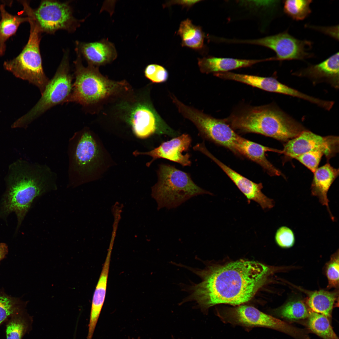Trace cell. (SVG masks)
Returning <instances> with one entry per match:
<instances>
[{"label": "cell", "mask_w": 339, "mask_h": 339, "mask_svg": "<svg viewBox=\"0 0 339 339\" xmlns=\"http://www.w3.org/2000/svg\"><path fill=\"white\" fill-rule=\"evenodd\" d=\"M310 27L318 30L337 40L339 39L338 25L331 27L310 26Z\"/></svg>", "instance_id": "36"}, {"label": "cell", "mask_w": 339, "mask_h": 339, "mask_svg": "<svg viewBox=\"0 0 339 339\" xmlns=\"http://www.w3.org/2000/svg\"><path fill=\"white\" fill-rule=\"evenodd\" d=\"M112 251L108 249L93 295L88 325V327L91 330L95 328L105 300Z\"/></svg>", "instance_id": "23"}, {"label": "cell", "mask_w": 339, "mask_h": 339, "mask_svg": "<svg viewBox=\"0 0 339 339\" xmlns=\"http://www.w3.org/2000/svg\"><path fill=\"white\" fill-rule=\"evenodd\" d=\"M230 78L266 91L297 97L309 102L312 100L311 96L285 85L274 77L233 73Z\"/></svg>", "instance_id": "18"}, {"label": "cell", "mask_w": 339, "mask_h": 339, "mask_svg": "<svg viewBox=\"0 0 339 339\" xmlns=\"http://www.w3.org/2000/svg\"><path fill=\"white\" fill-rule=\"evenodd\" d=\"M267 61H269V58L261 59H244L209 56L198 58V64L200 70L202 73L214 74L249 67L258 63Z\"/></svg>", "instance_id": "21"}, {"label": "cell", "mask_w": 339, "mask_h": 339, "mask_svg": "<svg viewBox=\"0 0 339 339\" xmlns=\"http://www.w3.org/2000/svg\"><path fill=\"white\" fill-rule=\"evenodd\" d=\"M198 151L214 161L227 174L246 197L248 203L251 201L258 203L265 210L272 208L274 205L273 200L268 197L262 191L261 183H256L232 169L218 159L206 148L205 145L200 146Z\"/></svg>", "instance_id": "15"}, {"label": "cell", "mask_w": 339, "mask_h": 339, "mask_svg": "<svg viewBox=\"0 0 339 339\" xmlns=\"http://www.w3.org/2000/svg\"><path fill=\"white\" fill-rule=\"evenodd\" d=\"M140 339V337H138V339Z\"/></svg>", "instance_id": "40"}, {"label": "cell", "mask_w": 339, "mask_h": 339, "mask_svg": "<svg viewBox=\"0 0 339 339\" xmlns=\"http://www.w3.org/2000/svg\"><path fill=\"white\" fill-rule=\"evenodd\" d=\"M311 0H287L283 2L284 13L293 19H304L311 13Z\"/></svg>", "instance_id": "31"}, {"label": "cell", "mask_w": 339, "mask_h": 339, "mask_svg": "<svg viewBox=\"0 0 339 339\" xmlns=\"http://www.w3.org/2000/svg\"><path fill=\"white\" fill-rule=\"evenodd\" d=\"M339 175V169L327 163L318 168L314 173L311 189L312 195L317 197L320 203L326 207L332 220L334 218L329 206L327 197L328 190L332 183Z\"/></svg>", "instance_id": "22"}, {"label": "cell", "mask_w": 339, "mask_h": 339, "mask_svg": "<svg viewBox=\"0 0 339 339\" xmlns=\"http://www.w3.org/2000/svg\"><path fill=\"white\" fill-rule=\"evenodd\" d=\"M28 17L30 30L27 43L18 55L5 61L3 66L16 77L36 86L41 94L49 81L43 69L40 52L42 33L34 20Z\"/></svg>", "instance_id": "7"}, {"label": "cell", "mask_w": 339, "mask_h": 339, "mask_svg": "<svg viewBox=\"0 0 339 339\" xmlns=\"http://www.w3.org/2000/svg\"><path fill=\"white\" fill-rule=\"evenodd\" d=\"M308 318V326L312 332L323 339H339L328 318L311 311H310Z\"/></svg>", "instance_id": "28"}, {"label": "cell", "mask_w": 339, "mask_h": 339, "mask_svg": "<svg viewBox=\"0 0 339 339\" xmlns=\"http://www.w3.org/2000/svg\"><path fill=\"white\" fill-rule=\"evenodd\" d=\"M118 105L122 110V119L139 138H146L154 133L173 137L180 134L166 123L148 101H127Z\"/></svg>", "instance_id": "8"}, {"label": "cell", "mask_w": 339, "mask_h": 339, "mask_svg": "<svg viewBox=\"0 0 339 339\" xmlns=\"http://www.w3.org/2000/svg\"><path fill=\"white\" fill-rule=\"evenodd\" d=\"M275 240L279 247L288 248L293 245L295 238L294 233L291 229L286 226H282L277 230Z\"/></svg>", "instance_id": "33"}, {"label": "cell", "mask_w": 339, "mask_h": 339, "mask_svg": "<svg viewBox=\"0 0 339 339\" xmlns=\"http://www.w3.org/2000/svg\"><path fill=\"white\" fill-rule=\"evenodd\" d=\"M23 7L22 13L32 18L42 33L53 34L59 30L75 31L81 21L73 16L69 3L54 0H43L34 9L26 1H19Z\"/></svg>", "instance_id": "10"}, {"label": "cell", "mask_w": 339, "mask_h": 339, "mask_svg": "<svg viewBox=\"0 0 339 339\" xmlns=\"http://www.w3.org/2000/svg\"><path fill=\"white\" fill-rule=\"evenodd\" d=\"M27 303L18 298L0 293V326L16 313L26 309Z\"/></svg>", "instance_id": "30"}, {"label": "cell", "mask_w": 339, "mask_h": 339, "mask_svg": "<svg viewBox=\"0 0 339 339\" xmlns=\"http://www.w3.org/2000/svg\"><path fill=\"white\" fill-rule=\"evenodd\" d=\"M236 154L242 155L260 165L271 176H279L281 172L266 159L265 153L272 152L282 153V150L265 146L239 136L235 147Z\"/></svg>", "instance_id": "20"}, {"label": "cell", "mask_w": 339, "mask_h": 339, "mask_svg": "<svg viewBox=\"0 0 339 339\" xmlns=\"http://www.w3.org/2000/svg\"><path fill=\"white\" fill-rule=\"evenodd\" d=\"M177 34L181 39V46L195 50L201 49L205 37L202 28L193 24L187 19L180 23Z\"/></svg>", "instance_id": "27"}, {"label": "cell", "mask_w": 339, "mask_h": 339, "mask_svg": "<svg viewBox=\"0 0 339 339\" xmlns=\"http://www.w3.org/2000/svg\"><path fill=\"white\" fill-rule=\"evenodd\" d=\"M200 0H181L170 1L164 5V7H169L175 4L179 5L183 7L189 9L194 5L201 2Z\"/></svg>", "instance_id": "37"}, {"label": "cell", "mask_w": 339, "mask_h": 339, "mask_svg": "<svg viewBox=\"0 0 339 339\" xmlns=\"http://www.w3.org/2000/svg\"><path fill=\"white\" fill-rule=\"evenodd\" d=\"M172 339H175V338H174V337H173V336H172Z\"/></svg>", "instance_id": "39"}, {"label": "cell", "mask_w": 339, "mask_h": 339, "mask_svg": "<svg viewBox=\"0 0 339 339\" xmlns=\"http://www.w3.org/2000/svg\"><path fill=\"white\" fill-rule=\"evenodd\" d=\"M339 53H336L320 63L309 66L293 74L308 78L314 84L326 83L336 89L339 85Z\"/></svg>", "instance_id": "17"}, {"label": "cell", "mask_w": 339, "mask_h": 339, "mask_svg": "<svg viewBox=\"0 0 339 339\" xmlns=\"http://www.w3.org/2000/svg\"><path fill=\"white\" fill-rule=\"evenodd\" d=\"M338 137H323L306 130L288 141L282 151L283 154L291 158L309 151H319L329 159L338 152Z\"/></svg>", "instance_id": "14"}, {"label": "cell", "mask_w": 339, "mask_h": 339, "mask_svg": "<svg viewBox=\"0 0 339 339\" xmlns=\"http://www.w3.org/2000/svg\"><path fill=\"white\" fill-rule=\"evenodd\" d=\"M69 184L77 186L94 181L100 175L105 161L103 149L88 128L75 132L67 148Z\"/></svg>", "instance_id": "4"}, {"label": "cell", "mask_w": 339, "mask_h": 339, "mask_svg": "<svg viewBox=\"0 0 339 339\" xmlns=\"http://www.w3.org/2000/svg\"><path fill=\"white\" fill-rule=\"evenodd\" d=\"M68 55L66 52L53 78L49 80L41 96L35 105L18 119L12 127H25L52 107L64 102L72 88V77L70 72Z\"/></svg>", "instance_id": "9"}, {"label": "cell", "mask_w": 339, "mask_h": 339, "mask_svg": "<svg viewBox=\"0 0 339 339\" xmlns=\"http://www.w3.org/2000/svg\"><path fill=\"white\" fill-rule=\"evenodd\" d=\"M8 247L4 243H0V261L3 259L8 252Z\"/></svg>", "instance_id": "38"}, {"label": "cell", "mask_w": 339, "mask_h": 339, "mask_svg": "<svg viewBox=\"0 0 339 339\" xmlns=\"http://www.w3.org/2000/svg\"><path fill=\"white\" fill-rule=\"evenodd\" d=\"M323 152L319 151L307 152L300 154L294 159L304 165L312 172L318 168V166L323 155Z\"/></svg>", "instance_id": "34"}, {"label": "cell", "mask_w": 339, "mask_h": 339, "mask_svg": "<svg viewBox=\"0 0 339 339\" xmlns=\"http://www.w3.org/2000/svg\"><path fill=\"white\" fill-rule=\"evenodd\" d=\"M145 77L153 83L165 82L168 77L167 70L162 66L157 64L148 65L144 71Z\"/></svg>", "instance_id": "35"}, {"label": "cell", "mask_w": 339, "mask_h": 339, "mask_svg": "<svg viewBox=\"0 0 339 339\" xmlns=\"http://www.w3.org/2000/svg\"><path fill=\"white\" fill-rule=\"evenodd\" d=\"M33 318L26 309L16 313L5 323L6 339H22L32 329Z\"/></svg>", "instance_id": "25"}, {"label": "cell", "mask_w": 339, "mask_h": 339, "mask_svg": "<svg viewBox=\"0 0 339 339\" xmlns=\"http://www.w3.org/2000/svg\"><path fill=\"white\" fill-rule=\"evenodd\" d=\"M275 315L285 319L296 321L307 318L310 311L302 301L294 300L288 302L273 311Z\"/></svg>", "instance_id": "29"}, {"label": "cell", "mask_w": 339, "mask_h": 339, "mask_svg": "<svg viewBox=\"0 0 339 339\" xmlns=\"http://www.w3.org/2000/svg\"><path fill=\"white\" fill-rule=\"evenodd\" d=\"M157 174L158 180L151 187V195L157 203L158 210L176 208L197 195H213L197 185L189 174L174 166L161 164Z\"/></svg>", "instance_id": "6"}, {"label": "cell", "mask_w": 339, "mask_h": 339, "mask_svg": "<svg viewBox=\"0 0 339 339\" xmlns=\"http://www.w3.org/2000/svg\"><path fill=\"white\" fill-rule=\"evenodd\" d=\"M171 98L179 112L195 125L202 137L229 149L235 154V144L240 136L224 119L214 118L187 106L174 95Z\"/></svg>", "instance_id": "11"}, {"label": "cell", "mask_w": 339, "mask_h": 339, "mask_svg": "<svg viewBox=\"0 0 339 339\" xmlns=\"http://www.w3.org/2000/svg\"><path fill=\"white\" fill-rule=\"evenodd\" d=\"M191 138L187 134H184L171 140L163 142L158 147L148 152H140L136 151L133 154L135 156L148 155L152 159L146 164L149 167L155 160L165 159L180 164L183 166H190L191 162L189 159L188 153L183 154V152L187 151L190 147Z\"/></svg>", "instance_id": "16"}, {"label": "cell", "mask_w": 339, "mask_h": 339, "mask_svg": "<svg viewBox=\"0 0 339 339\" xmlns=\"http://www.w3.org/2000/svg\"><path fill=\"white\" fill-rule=\"evenodd\" d=\"M337 295L336 292L316 291L310 294L307 303L312 311L330 317Z\"/></svg>", "instance_id": "26"}, {"label": "cell", "mask_w": 339, "mask_h": 339, "mask_svg": "<svg viewBox=\"0 0 339 339\" xmlns=\"http://www.w3.org/2000/svg\"><path fill=\"white\" fill-rule=\"evenodd\" d=\"M75 51V80L71 93L64 103L75 102L85 108L90 107L123 90H128L125 82L108 79L100 73L98 67L89 65L84 67L81 55L76 49Z\"/></svg>", "instance_id": "5"}, {"label": "cell", "mask_w": 339, "mask_h": 339, "mask_svg": "<svg viewBox=\"0 0 339 339\" xmlns=\"http://www.w3.org/2000/svg\"><path fill=\"white\" fill-rule=\"evenodd\" d=\"M76 48L87 62L89 65L98 67L110 63L117 57L114 44L103 39L91 42H76Z\"/></svg>", "instance_id": "19"}, {"label": "cell", "mask_w": 339, "mask_h": 339, "mask_svg": "<svg viewBox=\"0 0 339 339\" xmlns=\"http://www.w3.org/2000/svg\"><path fill=\"white\" fill-rule=\"evenodd\" d=\"M339 264V254L337 251L332 256L326 266L325 273L328 279V288L338 287Z\"/></svg>", "instance_id": "32"}, {"label": "cell", "mask_w": 339, "mask_h": 339, "mask_svg": "<svg viewBox=\"0 0 339 339\" xmlns=\"http://www.w3.org/2000/svg\"><path fill=\"white\" fill-rule=\"evenodd\" d=\"M224 119L235 131L260 134L282 141L287 142L306 130L274 104L245 106Z\"/></svg>", "instance_id": "3"}, {"label": "cell", "mask_w": 339, "mask_h": 339, "mask_svg": "<svg viewBox=\"0 0 339 339\" xmlns=\"http://www.w3.org/2000/svg\"><path fill=\"white\" fill-rule=\"evenodd\" d=\"M269 268L259 262L240 260L194 271L202 281L192 286L189 299L203 313L214 305H239L250 301L265 282Z\"/></svg>", "instance_id": "1"}, {"label": "cell", "mask_w": 339, "mask_h": 339, "mask_svg": "<svg viewBox=\"0 0 339 339\" xmlns=\"http://www.w3.org/2000/svg\"><path fill=\"white\" fill-rule=\"evenodd\" d=\"M231 43L253 44L263 46L274 51L276 56L272 60H302L313 55L309 52L312 43L298 39L285 31L278 34L253 39H232Z\"/></svg>", "instance_id": "13"}, {"label": "cell", "mask_w": 339, "mask_h": 339, "mask_svg": "<svg viewBox=\"0 0 339 339\" xmlns=\"http://www.w3.org/2000/svg\"><path fill=\"white\" fill-rule=\"evenodd\" d=\"M6 4L0 3V56H3L6 50V42L16 33L19 26L22 23L29 21L26 16L14 15L5 9Z\"/></svg>", "instance_id": "24"}, {"label": "cell", "mask_w": 339, "mask_h": 339, "mask_svg": "<svg viewBox=\"0 0 339 339\" xmlns=\"http://www.w3.org/2000/svg\"><path fill=\"white\" fill-rule=\"evenodd\" d=\"M218 316L225 323L239 326L246 330L262 327L273 329L287 334L295 339H305L306 331L265 314L252 306L240 305L221 313Z\"/></svg>", "instance_id": "12"}, {"label": "cell", "mask_w": 339, "mask_h": 339, "mask_svg": "<svg viewBox=\"0 0 339 339\" xmlns=\"http://www.w3.org/2000/svg\"><path fill=\"white\" fill-rule=\"evenodd\" d=\"M8 176L2 211L14 212L19 226L34 199L56 188L57 175L46 164L20 160L10 166Z\"/></svg>", "instance_id": "2"}]
</instances>
